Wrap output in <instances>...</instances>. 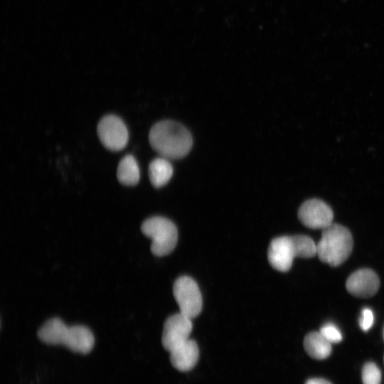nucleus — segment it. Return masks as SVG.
Instances as JSON below:
<instances>
[{"label": "nucleus", "instance_id": "obj_1", "mask_svg": "<svg viewBox=\"0 0 384 384\" xmlns=\"http://www.w3.org/2000/svg\"><path fill=\"white\" fill-rule=\"evenodd\" d=\"M149 140L151 147L167 159L185 156L191 150L193 139L191 133L181 124L165 120L155 124L150 129Z\"/></svg>", "mask_w": 384, "mask_h": 384}, {"label": "nucleus", "instance_id": "obj_2", "mask_svg": "<svg viewBox=\"0 0 384 384\" xmlns=\"http://www.w3.org/2000/svg\"><path fill=\"white\" fill-rule=\"evenodd\" d=\"M39 339L48 345H63L73 352L87 354L95 344L92 331L84 326H67L61 319L48 320L38 330Z\"/></svg>", "mask_w": 384, "mask_h": 384}, {"label": "nucleus", "instance_id": "obj_3", "mask_svg": "<svg viewBox=\"0 0 384 384\" xmlns=\"http://www.w3.org/2000/svg\"><path fill=\"white\" fill-rule=\"evenodd\" d=\"M353 245V237L348 229L331 223L322 230L321 240L316 244V255L321 262L337 267L348 259Z\"/></svg>", "mask_w": 384, "mask_h": 384}, {"label": "nucleus", "instance_id": "obj_4", "mask_svg": "<svg viewBox=\"0 0 384 384\" xmlns=\"http://www.w3.org/2000/svg\"><path fill=\"white\" fill-rule=\"evenodd\" d=\"M144 235L151 240V251L156 256H164L175 248L178 232L176 225L169 219L160 216L151 217L142 225Z\"/></svg>", "mask_w": 384, "mask_h": 384}, {"label": "nucleus", "instance_id": "obj_5", "mask_svg": "<svg viewBox=\"0 0 384 384\" xmlns=\"http://www.w3.org/2000/svg\"><path fill=\"white\" fill-rule=\"evenodd\" d=\"M173 293L181 314L192 319L201 313L202 296L193 279L188 276L178 277L174 284Z\"/></svg>", "mask_w": 384, "mask_h": 384}, {"label": "nucleus", "instance_id": "obj_6", "mask_svg": "<svg viewBox=\"0 0 384 384\" xmlns=\"http://www.w3.org/2000/svg\"><path fill=\"white\" fill-rule=\"evenodd\" d=\"M97 131L101 143L111 151H119L128 142L127 127L117 116L110 114L102 117L98 123Z\"/></svg>", "mask_w": 384, "mask_h": 384}, {"label": "nucleus", "instance_id": "obj_7", "mask_svg": "<svg viewBox=\"0 0 384 384\" xmlns=\"http://www.w3.org/2000/svg\"><path fill=\"white\" fill-rule=\"evenodd\" d=\"M298 217L306 227L323 230L333 223L334 213L325 202L312 198L302 203L298 210Z\"/></svg>", "mask_w": 384, "mask_h": 384}, {"label": "nucleus", "instance_id": "obj_8", "mask_svg": "<svg viewBox=\"0 0 384 384\" xmlns=\"http://www.w3.org/2000/svg\"><path fill=\"white\" fill-rule=\"evenodd\" d=\"M192 329L191 319L180 312L169 316L164 323L161 337L164 349L170 352L186 341Z\"/></svg>", "mask_w": 384, "mask_h": 384}, {"label": "nucleus", "instance_id": "obj_9", "mask_svg": "<svg viewBox=\"0 0 384 384\" xmlns=\"http://www.w3.org/2000/svg\"><path fill=\"white\" fill-rule=\"evenodd\" d=\"M294 257H297V253L293 236L278 237L271 241L267 258L274 269L287 272Z\"/></svg>", "mask_w": 384, "mask_h": 384}, {"label": "nucleus", "instance_id": "obj_10", "mask_svg": "<svg viewBox=\"0 0 384 384\" xmlns=\"http://www.w3.org/2000/svg\"><path fill=\"white\" fill-rule=\"evenodd\" d=\"M380 287L378 274L368 268L360 269L352 273L346 280L347 291L357 297L368 298L373 296Z\"/></svg>", "mask_w": 384, "mask_h": 384}, {"label": "nucleus", "instance_id": "obj_11", "mask_svg": "<svg viewBox=\"0 0 384 384\" xmlns=\"http://www.w3.org/2000/svg\"><path fill=\"white\" fill-rule=\"evenodd\" d=\"M169 353L171 365L182 372L191 370L196 365L199 357L198 345L190 338Z\"/></svg>", "mask_w": 384, "mask_h": 384}, {"label": "nucleus", "instance_id": "obj_12", "mask_svg": "<svg viewBox=\"0 0 384 384\" xmlns=\"http://www.w3.org/2000/svg\"><path fill=\"white\" fill-rule=\"evenodd\" d=\"M304 347L306 352L316 359H324L331 353V343L321 333L311 332L304 339Z\"/></svg>", "mask_w": 384, "mask_h": 384}, {"label": "nucleus", "instance_id": "obj_13", "mask_svg": "<svg viewBox=\"0 0 384 384\" xmlns=\"http://www.w3.org/2000/svg\"><path fill=\"white\" fill-rule=\"evenodd\" d=\"M173 175V167L169 159L156 158L149 166V176L151 184L156 188L166 185Z\"/></svg>", "mask_w": 384, "mask_h": 384}, {"label": "nucleus", "instance_id": "obj_14", "mask_svg": "<svg viewBox=\"0 0 384 384\" xmlns=\"http://www.w3.org/2000/svg\"><path fill=\"white\" fill-rule=\"evenodd\" d=\"M117 177L118 181L125 186H134L140 178L139 169L137 161L132 155H126L119 163Z\"/></svg>", "mask_w": 384, "mask_h": 384}, {"label": "nucleus", "instance_id": "obj_15", "mask_svg": "<svg viewBox=\"0 0 384 384\" xmlns=\"http://www.w3.org/2000/svg\"><path fill=\"white\" fill-rule=\"evenodd\" d=\"M293 237L297 257L310 258L316 255V245L311 238L303 235Z\"/></svg>", "mask_w": 384, "mask_h": 384}, {"label": "nucleus", "instance_id": "obj_16", "mask_svg": "<svg viewBox=\"0 0 384 384\" xmlns=\"http://www.w3.org/2000/svg\"><path fill=\"white\" fill-rule=\"evenodd\" d=\"M362 381L363 384H380L381 373L376 364L369 362L364 365Z\"/></svg>", "mask_w": 384, "mask_h": 384}, {"label": "nucleus", "instance_id": "obj_17", "mask_svg": "<svg viewBox=\"0 0 384 384\" xmlns=\"http://www.w3.org/2000/svg\"><path fill=\"white\" fill-rule=\"evenodd\" d=\"M319 331L331 343H338L342 340L341 331L333 324H324Z\"/></svg>", "mask_w": 384, "mask_h": 384}, {"label": "nucleus", "instance_id": "obj_18", "mask_svg": "<svg viewBox=\"0 0 384 384\" xmlns=\"http://www.w3.org/2000/svg\"><path fill=\"white\" fill-rule=\"evenodd\" d=\"M374 321V316L372 310L365 308L362 310L361 317L359 319V325L361 329L367 331L371 328Z\"/></svg>", "mask_w": 384, "mask_h": 384}, {"label": "nucleus", "instance_id": "obj_19", "mask_svg": "<svg viewBox=\"0 0 384 384\" xmlns=\"http://www.w3.org/2000/svg\"><path fill=\"white\" fill-rule=\"evenodd\" d=\"M305 384H331L328 380L323 378H311L308 380Z\"/></svg>", "mask_w": 384, "mask_h": 384}]
</instances>
